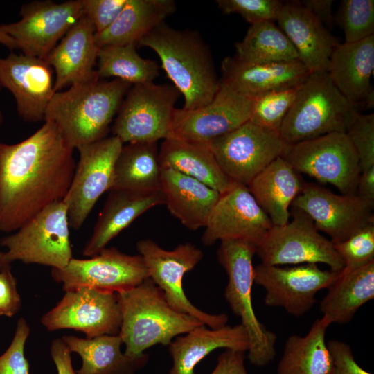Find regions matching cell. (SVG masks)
I'll use <instances>...</instances> for the list:
<instances>
[{"label": "cell", "instance_id": "obj_1", "mask_svg": "<svg viewBox=\"0 0 374 374\" xmlns=\"http://www.w3.org/2000/svg\"><path fill=\"white\" fill-rule=\"evenodd\" d=\"M73 151L50 121L17 143L0 141L1 232H15L64 199L76 167Z\"/></svg>", "mask_w": 374, "mask_h": 374}, {"label": "cell", "instance_id": "obj_2", "mask_svg": "<svg viewBox=\"0 0 374 374\" xmlns=\"http://www.w3.org/2000/svg\"><path fill=\"white\" fill-rule=\"evenodd\" d=\"M159 56L161 68L184 98L185 109L208 104L216 94L217 78L209 47L197 31L161 24L138 43Z\"/></svg>", "mask_w": 374, "mask_h": 374}, {"label": "cell", "instance_id": "obj_3", "mask_svg": "<svg viewBox=\"0 0 374 374\" xmlns=\"http://www.w3.org/2000/svg\"><path fill=\"white\" fill-rule=\"evenodd\" d=\"M132 85L99 77L73 84L54 93L44 121L53 122L74 149L103 139Z\"/></svg>", "mask_w": 374, "mask_h": 374}, {"label": "cell", "instance_id": "obj_4", "mask_svg": "<svg viewBox=\"0 0 374 374\" xmlns=\"http://www.w3.org/2000/svg\"><path fill=\"white\" fill-rule=\"evenodd\" d=\"M117 294L122 316L118 335L127 356H140L158 344L169 345L175 337L204 324L174 310L150 278Z\"/></svg>", "mask_w": 374, "mask_h": 374}, {"label": "cell", "instance_id": "obj_5", "mask_svg": "<svg viewBox=\"0 0 374 374\" xmlns=\"http://www.w3.org/2000/svg\"><path fill=\"white\" fill-rule=\"evenodd\" d=\"M358 114L357 106L338 90L327 72L310 73L278 132L288 145L329 133H346Z\"/></svg>", "mask_w": 374, "mask_h": 374}, {"label": "cell", "instance_id": "obj_6", "mask_svg": "<svg viewBox=\"0 0 374 374\" xmlns=\"http://www.w3.org/2000/svg\"><path fill=\"white\" fill-rule=\"evenodd\" d=\"M256 253L255 244L240 240H222L217 251L218 260L228 276L225 299L232 312L240 318L248 336L247 357L253 365L265 366L274 359L277 337L259 321L252 306V260Z\"/></svg>", "mask_w": 374, "mask_h": 374}, {"label": "cell", "instance_id": "obj_7", "mask_svg": "<svg viewBox=\"0 0 374 374\" xmlns=\"http://www.w3.org/2000/svg\"><path fill=\"white\" fill-rule=\"evenodd\" d=\"M67 208L63 201L55 202L30 218L13 233L3 238L7 249L6 261L62 269L73 258Z\"/></svg>", "mask_w": 374, "mask_h": 374}, {"label": "cell", "instance_id": "obj_8", "mask_svg": "<svg viewBox=\"0 0 374 374\" xmlns=\"http://www.w3.org/2000/svg\"><path fill=\"white\" fill-rule=\"evenodd\" d=\"M181 93L172 84H133L125 96L112 127L123 143H152L172 137L175 104Z\"/></svg>", "mask_w": 374, "mask_h": 374}, {"label": "cell", "instance_id": "obj_9", "mask_svg": "<svg viewBox=\"0 0 374 374\" xmlns=\"http://www.w3.org/2000/svg\"><path fill=\"white\" fill-rule=\"evenodd\" d=\"M292 220L283 226H273L256 247V254L267 265L323 263L339 274L344 261L330 240L316 229L311 218L292 207Z\"/></svg>", "mask_w": 374, "mask_h": 374}, {"label": "cell", "instance_id": "obj_10", "mask_svg": "<svg viewBox=\"0 0 374 374\" xmlns=\"http://www.w3.org/2000/svg\"><path fill=\"white\" fill-rule=\"evenodd\" d=\"M282 157L299 173L356 195L361 173L357 154L345 132L329 133L287 145Z\"/></svg>", "mask_w": 374, "mask_h": 374}, {"label": "cell", "instance_id": "obj_11", "mask_svg": "<svg viewBox=\"0 0 374 374\" xmlns=\"http://www.w3.org/2000/svg\"><path fill=\"white\" fill-rule=\"evenodd\" d=\"M136 249L149 278L161 289L174 310L189 314L213 329L226 325L229 318L226 314H212L201 310L188 300L184 291V276L202 260V250L190 242H186L168 251L150 239L137 242Z\"/></svg>", "mask_w": 374, "mask_h": 374}, {"label": "cell", "instance_id": "obj_12", "mask_svg": "<svg viewBox=\"0 0 374 374\" xmlns=\"http://www.w3.org/2000/svg\"><path fill=\"white\" fill-rule=\"evenodd\" d=\"M206 143L231 181L245 186L288 145L279 132L251 121Z\"/></svg>", "mask_w": 374, "mask_h": 374}, {"label": "cell", "instance_id": "obj_13", "mask_svg": "<svg viewBox=\"0 0 374 374\" xmlns=\"http://www.w3.org/2000/svg\"><path fill=\"white\" fill-rule=\"evenodd\" d=\"M123 145L112 135L77 148L79 159L62 199L70 227L79 229L101 195L111 190L115 163Z\"/></svg>", "mask_w": 374, "mask_h": 374}, {"label": "cell", "instance_id": "obj_14", "mask_svg": "<svg viewBox=\"0 0 374 374\" xmlns=\"http://www.w3.org/2000/svg\"><path fill=\"white\" fill-rule=\"evenodd\" d=\"M18 21L1 24L24 55L46 60L70 28L84 15L82 0L33 1L21 7Z\"/></svg>", "mask_w": 374, "mask_h": 374}, {"label": "cell", "instance_id": "obj_15", "mask_svg": "<svg viewBox=\"0 0 374 374\" xmlns=\"http://www.w3.org/2000/svg\"><path fill=\"white\" fill-rule=\"evenodd\" d=\"M122 316L117 293L82 287L65 294L43 314L41 323L48 331L73 329L86 338L120 332Z\"/></svg>", "mask_w": 374, "mask_h": 374}, {"label": "cell", "instance_id": "obj_16", "mask_svg": "<svg viewBox=\"0 0 374 374\" xmlns=\"http://www.w3.org/2000/svg\"><path fill=\"white\" fill-rule=\"evenodd\" d=\"M51 276L64 292L82 287L120 293L149 278L141 256L105 247L89 259L72 258L62 269H51Z\"/></svg>", "mask_w": 374, "mask_h": 374}, {"label": "cell", "instance_id": "obj_17", "mask_svg": "<svg viewBox=\"0 0 374 374\" xmlns=\"http://www.w3.org/2000/svg\"><path fill=\"white\" fill-rule=\"evenodd\" d=\"M292 206L306 213L332 243L346 240L374 222L373 202L357 195H337L314 183H304Z\"/></svg>", "mask_w": 374, "mask_h": 374}, {"label": "cell", "instance_id": "obj_18", "mask_svg": "<svg viewBox=\"0 0 374 374\" xmlns=\"http://www.w3.org/2000/svg\"><path fill=\"white\" fill-rule=\"evenodd\" d=\"M251 98L220 80L208 104L194 109H175L172 136L206 143L249 121Z\"/></svg>", "mask_w": 374, "mask_h": 374}, {"label": "cell", "instance_id": "obj_19", "mask_svg": "<svg viewBox=\"0 0 374 374\" xmlns=\"http://www.w3.org/2000/svg\"><path fill=\"white\" fill-rule=\"evenodd\" d=\"M337 275L312 263L290 267L261 263L253 267V283L265 289V305L283 308L297 317L312 309L317 293L327 289Z\"/></svg>", "mask_w": 374, "mask_h": 374}, {"label": "cell", "instance_id": "obj_20", "mask_svg": "<svg viewBox=\"0 0 374 374\" xmlns=\"http://www.w3.org/2000/svg\"><path fill=\"white\" fill-rule=\"evenodd\" d=\"M272 226L247 186L233 182L213 207L202 242L211 246L218 240H240L257 247Z\"/></svg>", "mask_w": 374, "mask_h": 374}, {"label": "cell", "instance_id": "obj_21", "mask_svg": "<svg viewBox=\"0 0 374 374\" xmlns=\"http://www.w3.org/2000/svg\"><path fill=\"white\" fill-rule=\"evenodd\" d=\"M53 71L45 60L23 53L11 52L0 57V87L12 94L17 113L24 121H44L55 93Z\"/></svg>", "mask_w": 374, "mask_h": 374}, {"label": "cell", "instance_id": "obj_22", "mask_svg": "<svg viewBox=\"0 0 374 374\" xmlns=\"http://www.w3.org/2000/svg\"><path fill=\"white\" fill-rule=\"evenodd\" d=\"M276 20L308 71L327 72L330 55L339 42L325 26L297 1L283 3Z\"/></svg>", "mask_w": 374, "mask_h": 374}, {"label": "cell", "instance_id": "obj_23", "mask_svg": "<svg viewBox=\"0 0 374 374\" xmlns=\"http://www.w3.org/2000/svg\"><path fill=\"white\" fill-rule=\"evenodd\" d=\"M95 33L93 25L83 15L46 58L55 73V92L99 77L95 69L99 50Z\"/></svg>", "mask_w": 374, "mask_h": 374}, {"label": "cell", "instance_id": "obj_24", "mask_svg": "<svg viewBox=\"0 0 374 374\" xmlns=\"http://www.w3.org/2000/svg\"><path fill=\"white\" fill-rule=\"evenodd\" d=\"M374 69V35L333 49L327 73L335 86L352 103L374 106L371 76Z\"/></svg>", "mask_w": 374, "mask_h": 374}, {"label": "cell", "instance_id": "obj_25", "mask_svg": "<svg viewBox=\"0 0 374 374\" xmlns=\"http://www.w3.org/2000/svg\"><path fill=\"white\" fill-rule=\"evenodd\" d=\"M100 213L93 233L85 244L82 254L91 257L138 217L148 210L165 203L161 190L138 193L112 190Z\"/></svg>", "mask_w": 374, "mask_h": 374}, {"label": "cell", "instance_id": "obj_26", "mask_svg": "<svg viewBox=\"0 0 374 374\" xmlns=\"http://www.w3.org/2000/svg\"><path fill=\"white\" fill-rule=\"evenodd\" d=\"M221 71L222 80L251 98L268 91L299 85L310 73L299 60L251 64L235 56L225 57Z\"/></svg>", "mask_w": 374, "mask_h": 374}, {"label": "cell", "instance_id": "obj_27", "mask_svg": "<svg viewBox=\"0 0 374 374\" xmlns=\"http://www.w3.org/2000/svg\"><path fill=\"white\" fill-rule=\"evenodd\" d=\"M161 190L170 213L190 230L205 227L220 193L172 169L161 168Z\"/></svg>", "mask_w": 374, "mask_h": 374}, {"label": "cell", "instance_id": "obj_28", "mask_svg": "<svg viewBox=\"0 0 374 374\" xmlns=\"http://www.w3.org/2000/svg\"><path fill=\"white\" fill-rule=\"evenodd\" d=\"M169 344L173 362L169 374H195L197 364L218 348L244 353L249 348L248 336L241 324L216 329L203 324Z\"/></svg>", "mask_w": 374, "mask_h": 374}, {"label": "cell", "instance_id": "obj_29", "mask_svg": "<svg viewBox=\"0 0 374 374\" xmlns=\"http://www.w3.org/2000/svg\"><path fill=\"white\" fill-rule=\"evenodd\" d=\"M304 181L282 157L260 172L247 187L273 226H283L290 221L289 211L301 192Z\"/></svg>", "mask_w": 374, "mask_h": 374}, {"label": "cell", "instance_id": "obj_30", "mask_svg": "<svg viewBox=\"0 0 374 374\" xmlns=\"http://www.w3.org/2000/svg\"><path fill=\"white\" fill-rule=\"evenodd\" d=\"M161 168L172 169L192 177L220 194L233 182L224 173L207 143L177 137L164 139L159 150Z\"/></svg>", "mask_w": 374, "mask_h": 374}, {"label": "cell", "instance_id": "obj_31", "mask_svg": "<svg viewBox=\"0 0 374 374\" xmlns=\"http://www.w3.org/2000/svg\"><path fill=\"white\" fill-rule=\"evenodd\" d=\"M173 0H127L123 10L105 30L95 33L100 48L105 46H137L139 41L175 12Z\"/></svg>", "mask_w": 374, "mask_h": 374}, {"label": "cell", "instance_id": "obj_32", "mask_svg": "<svg viewBox=\"0 0 374 374\" xmlns=\"http://www.w3.org/2000/svg\"><path fill=\"white\" fill-rule=\"evenodd\" d=\"M61 339L71 353H77L82 359L77 374H135L149 359L145 353L134 357L123 353V341L118 335L93 338L64 335Z\"/></svg>", "mask_w": 374, "mask_h": 374}, {"label": "cell", "instance_id": "obj_33", "mask_svg": "<svg viewBox=\"0 0 374 374\" xmlns=\"http://www.w3.org/2000/svg\"><path fill=\"white\" fill-rule=\"evenodd\" d=\"M327 289L320 304L323 318L330 325L350 322L357 310L374 298V261L339 274Z\"/></svg>", "mask_w": 374, "mask_h": 374}, {"label": "cell", "instance_id": "obj_34", "mask_svg": "<svg viewBox=\"0 0 374 374\" xmlns=\"http://www.w3.org/2000/svg\"><path fill=\"white\" fill-rule=\"evenodd\" d=\"M161 170L157 143H127L116 161L110 190H161Z\"/></svg>", "mask_w": 374, "mask_h": 374}, {"label": "cell", "instance_id": "obj_35", "mask_svg": "<svg viewBox=\"0 0 374 374\" xmlns=\"http://www.w3.org/2000/svg\"><path fill=\"white\" fill-rule=\"evenodd\" d=\"M329 326L322 317L315 320L306 335L290 336L276 374H329L332 360L325 340Z\"/></svg>", "mask_w": 374, "mask_h": 374}, {"label": "cell", "instance_id": "obj_36", "mask_svg": "<svg viewBox=\"0 0 374 374\" xmlns=\"http://www.w3.org/2000/svg\"><path fill=\"white\" fill-rule=\"evenodd\" d=\"M235 57L251 64L289 62L298 59L294 46L274 21L251 24L242 41L235 44Z\"/></svg>", "mask_w": 374, "mask_h": 374}, {"label": "cell", "instance_id": "obj_37", "mask_svg": "<svg viewBox=\"0 0 374 374\" xmlns=\"http://www.w3.org/2000/svg\"><path fill=\"white\" fill-rule=\"evenodd\" d=\"M136 45H111L98 50L97 73L100 78H115L131 84L153 82L159 75L155 61L141 57Z\"/></svg>", "mask_w": 374, "mask_h": 374}, {"label": "cell", "instance_id": "obj_38", "mask_svg": "<svg viewBox=\"0 0 374 374\" xmlns=\"http://www.w3.org/2000/svg\"><path fill=\"white\" fill-rule=\"evenodd\" d=\"M301 84L268 91L252 97L249 121L278 132Z\"/></svg>", "mask_w": 374, "mask_h": 374}, {"label": "cell", "instance_id": "obj_39", "mask_svg": "<svg viewBox=\"0 0 374 374\" xmlns=\"http://www.w3.org/2000/svg\"><path fill=\"white\" fill-rule=\"evenodd\" d=\"M339 14L344 42H356L373 35V0H344Z\"/></svg>", "mask_w": 374, "mask_h": 374}, {"label": "cell", "instance_id": "obj_40", "mask_svg": "<svg viewBox=\"0 0 374 374\" xmlns=\"http://www.w3.org/2000/svg\"><path fill=\"white\" fill-rule=\"evenodd\" d=\"M333 244L344 261V268L341 273L350 272L374 261V222L346 240Z\"/></svg>", "mask_w": 374, "mask_h": 374}, {"label": "cell", "instance_id": "obj_41", "mask_svg": "<svg viewBox=\"0 0 374 374\" xmlns=\"http://www.w3.org/2000/svg\"><path fill=\"white\" fill-rule=\"evenodd\" d=\"M346 134L355 148L361 172L374 167V114L359 113Z\"/></svg>", "mask_w": 374, "mask_h": 374}, {"label": "cell", "instance_id": "obj_42", "mask_svg": "<svg viewBox=\"0 0 374 374\" xmlns=\"http://www.w3.org/2000/svg\"><path fill=\"white\" fill-rule=\"evenodd\" d=\"M224 14L237 13L251 24L276 19L283 2L278 0H217Z\"/></svg>", "mask_w": 374, "mask_h": 374}, {"label": "cell", "instance_id": "obj_43", "mask_svg": "<svg viewBox=\"0 0 374 374\" xmlns=\"http://www.w3.org/2000/svg\"><path fill=\"white\" fill-rule=\"evenodd\" d=\"M30 332L26 320L19 318L10 344L0 355V374H29L30 366L24 350Z\"/></svg>", "mask_w": 374, "mask_h": 374}, {"label": "cell", "instance_id": "obj_44", "mask_svg": "<svg viewBox=\"0 0 374 374\" xmlns=\"http://www.w3.org/2000/svg\"><path fill=\"white\" fill-rule=\"evenodd\" d=\"M127 0H82L84 15L93 25L96 33H100L116 19Z\"/></svg>", "mask_w": 374, "mask_h": 374}, {"label": "cell", "instance_id": "obj_45", "mask_svg": "<svg viewBox=\"0 0 374 374\" xmlns=\"http://www.w3.org/2000/svg\"><path fill=\"white\" fill-rule=\"evenodd\" d=\"M327 346L332 360L329 374H371L357 363L350 346L345 342L332 340Z\"/></svg>", "mask_w": 374, "mask_h": 374}, {"label": "cell", "instance_id": "obj_46", "mask_svg": "<svg viewBox=\"0 0 374 374\" xmlns=\"http://www.w3.org/2000/svg\"><path fill=\"white\" fill-rule=\"evenodd\" d=\"M21 301L17 288V280L11 268L0 271V316L11 317L21 308Z\"/></svg>", "mask_w": 374, "mask_h": 374}, {"label": "cell", "instance_id": "obj_47", "mask_svg": "<svg viewBox=\"0 0 374 374\" xmlns=\"http://www.w3.org/2000/svg\"><path fill=\"white\" fill-rule=\"evenodd\" d=\"M211 374H248L244 366V353L226 349L217 358Z\"/></svg>", "mask_w": 374, "mask_h": 374}, {"label": "cell", "instance_id": "obj_48", "mask_svg": "<svg viewBox=\"0 0 374 374\" xmlns=\"http://www.w3.org/2000/svg\"><path fill=\"white\" fill-rule=\"evenodd\" d=\"M57 374H77L71 361V353L61 338L55 339L50 348Z\"/></svg>", "mask_w": 374, "mask_h": 374}, {"label": "cell", "instance_id": "obj_49", "mask_svg": "<svg viewBox=\"0 0 374 374\" xmlns=\"http://www.w3.org/2000/svg\"><path fill=\"white\" fill-rule=\"evenodd\" d=\"M332 0H303L301 3L308 9L324 26L332 28L335 21Z\"/></svg>", "mask_w": 374, "mask_h": 374}, {"label": "cell", "instance_id": "obj_50", "mask_svg": "<svg viewBox=\"0 0 374 374\" xmlns=\"http://www.w3.org/2000/svg\"><path fill=\"white\" fill-rule=\"evenodd\" d=\"M356 195L374 203V167L360 173Z\"/></svg>", "mask_w": 374, "mask_h": 374}, {"label": "cell", "instance_id": "obj_51", "mask_svg": "<svg viewBox=\"0 0 374 374\" xmlns=\"http://www.w3.org/2000/svg\"><path fill=\"white\" fill-rule=\"evenodd\" d=\"M0 44L10 50L17 49V44L12 37L0 31Z\"/></svg>", "mask_w": 374, "mask_h": 374}, {"label": "cell", "instance_id": "obj_52", "mask_svg": "<svg viewBox=\"0 0 374 374\" xmlns=\"http://www.w3.org/2000/svg\"><path fill=\"white\" fill-rule=\"evenodd\" d=\"M0 267L2 269L11 268L10 264L8 263L4 258V252L0 251Z\"/></svg>", "mask_w": 374, "mask_h": 374}, {"label": "cell", "instance_id": "obj_53", "mask_svg": "<svg viewBox=\"0 0 374 374\" xmlns=\"http://www.w3.org/2000/svg\"><path fill=\"white\" fill-rule=\"evenodd\" d=\"M3 112H2V110L0 107V128L3 124Z\"/></svg>", "mask_w": 374, "mask_h": 374}, {"label": "cell", "instance_id": "obj_54", "mask_svg": "<svg viewBox=\"0 0 374 374\" xmlns=\"http://www.w3.org/2000/svg\"><path fill=\"white\" fill-rule=\"evenodd\" d=\"M6 269H7V268H6ZM3 269H2V268L0 267V271H1V270H3Z\"/></svg>", "mask_w": 374, "mask_h": 374}, {"label": "cell", "instance_id": "obj_55", "mask_svg": "<svg viewBox=\"0 0 374 374\" xmlns=\"http://www.w3.org/2000/svg\"><path fill=\"white\" fill-rule=\"evenodd\" d=\"M1 87H0V91H1Z\"/></svg>", "mask_w": 374, "mask_h": 374}]
</instances>
